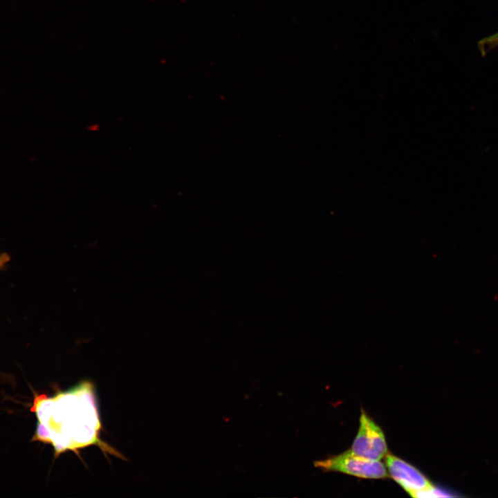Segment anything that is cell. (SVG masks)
<instances>
[{
    "instance_id": "6",
    "label": "cell",
    "mask_w": 498,
    "mask_h": 498,
    "mask_svg": "<svg viewBox=\"0 0 498 498\" xmlns=\"http://www.w3.org/2000/svg\"><path fill=\"white\" fill-rule=\"evenodd\" d=\"M10 258L8 255L5 253H0V268L3 266L8 261Z\"/></svg>"
},
{
    "instance_id": "4",
    "label": "cell",
    "mask_w": 498,
    "mask_h": 498,
    "mask_svg": "<svg viewBox=\"0 0 498 498\" xmlns=\"http://www.w3.org/2000/svg\"><path fill=\"white\" fill-rule=\"evenodd\" d=\"M385 461L389 476L412 497L435 488L417 468L400 458L387 453Z\"/></svg>"
},
{
    "instance_id": "2",
    "label": "cell",
    "mask_w": 498,
    "mask_h": 498,
    "mask_svg": "<svg viewBox=\"0 0 498 498\" xmlns=\"http://www.w3.org/2000/svg\"><path fill=\"white\" fill-rule=\"evenodd\" d=\"M314 465L324 471L340 472L360 478L385 479L389 476L381 461L358 456L351 450L326 459L316 461Z\"/></svg>"
},
{
    "instance_id": "3",
    "label": "cell",
    "mask_w": 498,
    "mask_h": 498,
    "mask_svg": "<svg viewBox=\"0 0 498 498\" xmlns=\"http://www.w3.org/2000/svg\"><path fill=\"white\" fill-rule=\"evenodd\" d=\"M350 450L358 456L378 461L388 452L382 430L362 409L359 430Z\"/></svg>"
},
{
    "instance_id": "5",
    "label": "cell",
    "mask_w": 498,
    "mask_h": 498,
    "mask_svg": "<svg viewBox=\"0 0 498 498\" xmlns=\"http://www.w3.org/2000/svg\"><path fill=\"white\" fill-rule=\"evenodd\" d=\"M478 48L482 55L498 46V32L486 37L477 43Z\"/></svg>"
},
{
    "instance_id": "1",
    "label": "cell",
    "mask_w": 498,
    "mask_h": 498,
    "mask_svg": "<svg viewBox=\"0 0 498 498\" xmlns=\"http://www.w3.org/2000/svg\"><path fill=\"white\" fill-rule=\"evenodd\" d=\"M53 398L38 397L33 410L38 424L33 441L52 443L59 454L95 443L100 423L93 394L84 384Z\"/></svg>"
}]
</instances>
